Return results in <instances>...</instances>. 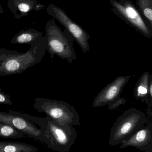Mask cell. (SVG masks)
I'll return each mask as SVG.
<instances>
[{
    "instance_id": "cell-18",
    "label": "cell",
    "mask_w": 152,
    "mask_h": 152,
    "mask_svg": "<svg viewBox=\"0 0 152 152\" xmlns=\"http://www.w3.org/2000/svg\"><path fill=\"white\" fill-rule=\"evenodd\" d=\"M126 99L124 98H120L119 100L116 101L115 102L113 103L112 104L108 106V108L110 110H116L118 107H119L120 105L122 104H125L126 103Z\"/></svg>"
},
{
    "instance_id": "cell-15",
    "label": "cell",
    "mask_w": 152,
    "mask_h": 152,
    "mask_svg": "<svg viewBox=\"0 0 152 152\" xmlns=\"http://www.w3.org/2000/svg\"><path fill=\"white\" fill-rule=\"evenodd\" d=\"M136 5L142 15L152 26V0H136Z\"/></svg>"
},
{
    "instance_id": "cell-11",
    "label": "cell",
    "mask_w": 152,
    "mask_h": 152,
    "mask_svg": "<svg viewBox=\"0 0 152 152\" xmlns=\"http://www.w3.org/2000/svg\"><path fill=\"white\" fill-rule=\"evenodd\" d=\"M151 75L149 71L144 73L137 80L134 91L135 98L141 100L147 105L149 103V85Z\"/></svg>"
},
{
    "instance_id": "cell-19",
    "label": "cell",
    "mask_w": 152,
    "mask_h": 152,
    "mask_svg": "<svg viewBox=\"0 0 152 152\" xmlns=\"http://www.w3.org/2000/svg\"><path fill=\"white\" fill-rule=\"evenodd\" d=\"M32 7H30V5L27 3L22 2L20 3L18 5V8L19 10L23 13H26L30 10V9Z\"/></svg>"
},
{
    "instance_id": "cell-10",
    "label": "cell",
    "mask_w": 152,
    "mask_h": 152,
    "mask_svg": "<svg viewBox=\"0 0 152 152\" xmlns=\"http://www.w3.org/2000/svg\"><path fill=\"white\" fill-rule=\"evenodd\" d=\"M135 147L145 152H152V123L147 124L138 130L129 140L122 141L120 148Z\"/></svg>"
},
{
    "instance_id": "cell-9",
    "label": "cell",
    "mask_w": 152,
    "mask_h": 152,
    "mask_svg": "<svg viewBox=\"0 0 152 152\" xmlns=\"http://www.w3.org/2000/svg\"><path fill=\"white\" fill-rule=\"evenodd\" d=\"M131 77V76H118L108 84L95 97L93 108L109 106L119 100L123 88Z\"/></svg>"
},
{
    "instance_id": "cell-4",
    "label": "cell",
    "mask_w": 152,
    "mask_h": 152,
    "mask_svg": "<svg viewBox=\"0 0 152 152\" xmlns=\"http://www.w3.org/2000/svg\"><path fill=\"white\" fill-rule=\"evenodd\" d=\"M33 106L38 112L44 113L61 126H81L80 118L76 110L67 102L45 97L34 99Z\"/></svg>"
},
{
    "instance_id": "cell-17",
    "label": "cell",
    "mask_w": 152,
    "mask_h": 152,
    "mask_svg": "<svg viewBox=\"0 0 152 152\" xmlns=\"http://www.w3.org/2000/svg\"><path fill=\"white\" fill-rule=\"evenodd\" d=\"M149 103L147 107V113L150 117H152V75L150 78L149 85Z\"/></svg>"
},
{
    "instance_id": "cell-2",
    "label": "cell",
    "mask_w": 152,
    "mask_h": 152,
    "mask_svg": "<svg viewBox=\"0 0 152 152\" xmlns=\"http://www.w3.org/2000/svg\"><path fill=\"white\" fill-rule=\"evenodd\" d=\"M46 50L53 59L55 55L72 64L76 60L74 48L73 37L66 29L62 31L55 23L54 19L48 21L46 26Z\"/></svg>"
},
{
    "instance_id": "cell-1",
    "label": "cell",
    "mask_w": 152,
    "mask_h": 152,
    "mask_svg": "<svg viewBox=\"0 0 152 152\" xmlns=\"http://www.w3.org/2000/svg\"><path fill=\"white\" fill-rule=\"evenodd\" d=\"M24 53L0 49V76L21 74L41 62L46 52V39L43 36Z\"/></svg>"
},
{
    "instance_id": "cell-7",
    "label": "cell",
    "mask_w": 152,
    "mask_h": 152,
    "mask_svg": "<svg viewBox=\"0 0 152 152\" xmlns=\"http://www.w3.org/2000/svg\"><path fill=\"white\" fill-rule=\"evenodd\" d=\"M31 116L15 111L9 110L8 112L0 111V122L9 125L22 132L28 137L46 145L47 141L44 134L32 122Z\"/></svg>"
},
{
    "instance_id": "cell-3",
    "label": "cell",
    "mask_w": 152,
    "mask_h": 152,
    "mask_svg": "<svg viewBox=\"0 0 152 152\" xmlns=\"http://www.w3.org/2000/svg\"><path fill=\"white\" fill-rule=\"evenodd\" d=\"M146 118L144 113L136 108H130L117 118L110 132L109 142L112 146L118 145L129 140L144 126Z\"/></svg>"
},
{
    "instance_id": "cell-13",
    "label": "cell",
    "mask_w": 152,
    "mask_h": 152,
    "mask_svg": "<svg viewBox=\"0 0 152 152\" xmlns=\"http://www.w3.org/2000/svg\"><path fill=\"white\" fill-rule=\"evenodd\" d=\"M35 146L24 143L9 141L0 142V152H37Z\"/></svg>"
},
{
    "instance_id": "cell-14",
    "label": "cell",
    "mask_w": 152,
    "mask_h": 152,
    "mask_svg": "<svg viewBox=\"0 0 152 152\" xmlns=\"http://www.w3.org/2000/svg\"><path fill=\"white\" fill-rule=\"evenodd\" d=\"M25 135L12 127L0 122V138L18 139L25 137Z\"/></svg>"
},
{
    "instance_id": "cell-8",
    "label": "cell",
    "mask_w": 152,
    "mask_h": 152,
    "mask_svg": "<svg viewBox=\"0 0 152 152\" xmlns=\"http://www.w3.org/2000/svg\"><path fill=\"white\" fill-rule=\"evenodd\" d=\"M47 11L49 15L56 19L64 27L65 29L73 37L75 42L78 44L84 53L89 51V40L90 37L88 33L72 20L67 13L61 8L53 4H51L47 8Z\"/></svg>"
},
{
    "instance_id": "cell-16",
    "label": "cell",
    "mask_w": 152,
    "mask_h": 152,
    "mask_svg": "<svg viewBox=\"0 0 152 152\" xmlns=\"http://www.w3.org/2000/svg\"><path fill=\"white\" fill-rule=\"evenodd\" d=\"M0 104L10 105L12 104L10 96L2 91L1 88H0Z\"/></svg>"
},
{
    "instance_id": "cell-5",
    "label": "cell",
    "mask_w": 152,
    "mask_h": 152,
    "mask_svg": "<svg viewBox=\"0 0 152 152\" xmlns=\"http://www.w3.org/2000/svg\"><path fill=\"white\" fill-rule=\"evenodd\" d=\"M46 117L44 133L47 148L57 152H69L77 136L76 129L69 125L61 126Z\"/></svg>"
},
{
    "instance_id": "cell-12",
    "label": "cell",
    "mask_w": 152,
    "mask_h": 152,
    "mask_svg": "<svg viewBox=\"0 0 152 152\" xmlns=\"http://www.w3.org/2000/svg\"><path fill=\"white\" fill-rule=\"evenodd\" d=\"M43 36V33L32 28L21 31L12 37L10 42L13 44L30 45Z\"/></svg>"
},
{
    "instance_id": "cell-6",
    "label": "cell",
    "mask_w": 152,
    "mask_h": 152,
    "mask_svg": "<svg viewBox=\"0 0 152 152\" xmlns=\"http://www.w3.org/2000/svg\"><path fill=\"white\" fill-rule=\"evenodd\" d=\"M112 12L126 24L148 38L152 37V26L130 0H110Z\"/></svg>"
}]
</instances>
